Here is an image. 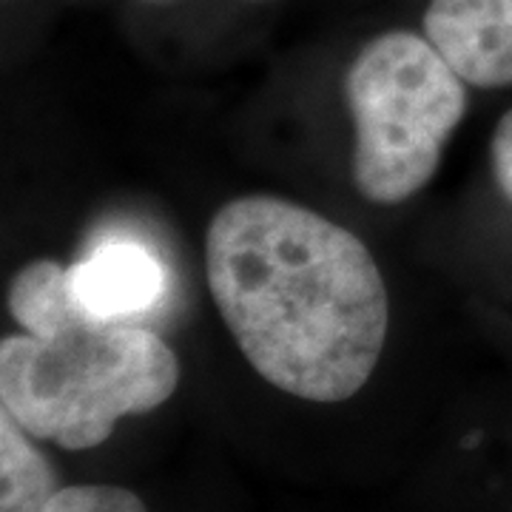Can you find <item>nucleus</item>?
Masks as SVG:
<instances>
[{"mask_svg":"<svg viewBox=\"0 0 512 512\" xmlns=\"http://www.w3.org/2000/svg\"><path fill=\"white\" fill-rule=\"evenodd\" d=\"M214 305L256 373L308 402H345L382 356L390 302L348 228L279 197H239L208 225Z\"/></svg>","mask_w":512,"mask_h":512,"instance_id":"nucleus-1","label":"nucleus"},{"mask_svg":"<svg viewBox=\"0 0 512 512\" xmlns=\"http://www.w3.org/2000/svg\"><path fill=\"white\" fill-rule=\"evenodd\" d=\"M177 382L174 350L131 322H83L49 339L26 333L0 345L3 410L63 450L103 444L123 416L168 402Z\"/></svg>","mask_w":512,"mask_h":512,"instance_id":"nucleus-2","label":"nucleus"},{"mask_svg":"<svg viewBox=\"0 0 512 512\" xmlns=\"http://www.w3.org/2000/svg\"><path fill=\"white\" fill-rule=\"evenodd\" d=\"M353 114V185L379 205H399L433 180L444 143L467 111V89L427 37L384 32L345 80Z\"/></svg>","mask_w":512,"mask_h":512,"instance_id":"nucleus-3","label":"nucleus"},{"mask_svg":"<svg viewBox=\"0 0 512 512\" xmlns=\"http://www.w3.org/2000/svg\"><path fill=\"white\" fill-rule=\"evenodd\" d=\"M424 37L470 86H512V0H430Z\"/></svg>","mask_w":512,"mask_h":512,"instance_id":"nucleus-4","label":"nucleus"},{"mask_svg":"<svg viewBox=\"0 0 512 512\" xmlns=\"http://www.w3.org/2000/svg\"><path fill=\"white\" fill-rule=\"evenodd\" d=\"M77 305L97 322H131L163 302L168 291L165 265L134 239H109L72 268Z\"/></svg>","mask_w":512,"mask_h":512,"instance_id":"nucleus-5","label":"nucleus"},{"mask_svg":"<svg viewBox=\"0 0 512 512\" xmlns=\"http://www.w3.org/2000/svg\"><path fill=\"white\" fill-rule=\"evenodd\" d=\"M9 313L37 339H49L83 322H97L77 305L69 268H60L52 259H37L20 268L9 288Z\"/></svg>","mask_w":512,"mask_h":512,"instance_id":"nucleus-6","label":"nucleus"},{"mask_svg":"<svg viewBox=\"0 0 512 512\" xmlns=\"http://www.w3.org/2000/svg\"><path fill=\"white\" fill-rule=\"evenodd\" d=\"M26 436L18 421L0 410V512H46L60 493L55 470Z\"/></svg>","mask_w":512,"mask_h":512,"instance_id":"nucleus-7","label":"nucleus"},{"mask_svg":"<svg viewBox=\"0 0 512 512\" xmlns=\"http://www.w3.org/2000/svg\"><path fill=\"white\" fill-rule=\"evenodd\" d=\"M46 512H148L140 495L114 484H77L60 487Z\"/></svg>","mask_w":512,"mask_h":512,"instance_id":"nucleus-8","label":"nucleus"},{"mask_svg":"<svg viewBox=\"0 0 512 512\" xmlns=\"http://www.w3.org/2000/svg\"><path fill=\"white\" fill-rule=\"evenodd\" d=\"M490 157H493L495 183L501 188V194L512 202V109L495 126Z\"/></svg>","mask_w":512,"mask_h":512,"instance_id":"nucleus-9","label":"nucleus"}]
</instances>
